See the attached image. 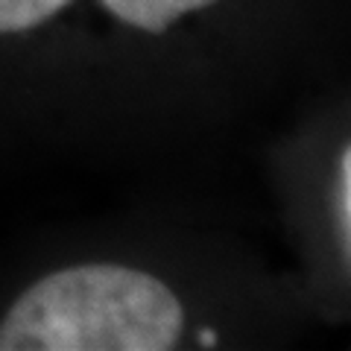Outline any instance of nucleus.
<instances>
[{"mask_svg": "<svg viewBox=\"0 0 351 351\" xmlns=\"http://www.w3.org/2000/svg\"><path fill=\"white\" fill-rule=\"evenodd\" d=\"M184 307L167 281L123 263H80L38 278L0 319V351H167Z\"/></svg>", "mask_w": 351, "mask_h": 351, "instance_id": "f257e3e1", "label": "nucleus"}, {"mask_svg": "<svg viewBox=\"0 0 351 351\" xmlns=\"http://www.w3.org/2000/svg\"><path fill=\"white\" fill-rule=\"evenodd\" d=\"M100 3L126 27H135L141 32H164L176 21L202 12L217 0H100Z\"/></svg>", "mask_w": 351, "mask_h": 351, "instance_id": "f03ea898", "label": "nucleus"}, {"mask_svg": "<svg viewBox=\"0 0 351 351\" xmlns=\"http://www.w3.org/2000/svg\"><path fill=\"white\" fill-rule=\"evenodd\" d=\"M331 226H334V243L348 267L351 255V149L343 144L337 156L334 184H331Z\"/></svg>", "mask_w": 351, "mask_h": 351, "instance_id": "7ed1b4c3", "label": "nucleus"}, {"mask_svg": "<svg viewBox=\"0 0 351 351\" xmlns=\"http://www.w3.org/2000/svg\"><path fill=\"white\" fill-rule=\"evenodd\" d=\"M71 0H0V36H18L56 18Z\"/></svg>", "mask_w": 351, "mask_h": 351, "instance_id": "20e7f679", "label": "nucleus"}]
</instances>
